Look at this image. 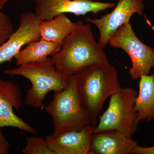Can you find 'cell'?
Masks as SVG:
<instances>
[{"instance_id": "cell-5", "label": "cell", "mask_w": 154, "mask_h": 154, "mask_svg": "<svg viewBox=\"0 0 154 154\" xmlns=\"http://www.w3.org/2000/svg\"><path fill=\"white\" fill-rule=\"evenodd\" d=\"M138 92L130 87H120L110 96L107 110L99 117L94 133L116 130L132 137L137 129V114L134 110Z\"/></svg>"}, {"instance_id": "cell-3", "label": "cell", "mask_w": 154, "mask_h": 154, "mask_svg": "<svg viewBox=\"0 0 154 154\" xmlns=\"http://www.w3.org/2000/svg\"><path fill=\"white\" fill-rule=\"evenodd\" d=\"M45 110L52 118L54 135L92 125L90 114L78 91L76 75L69 77L64 90L54 92Z\"/></svg>"}, {"instance_id": "cell-1", "label": "cell", "mask_w": 154, "mask_h": 154, "mask_svg": "<svg viewBox=\"0 0 154 154\" xmlns=\"http://www.w3.org/2000/svg\"><path fill=\"white\" fill-rule=\"evenodd\" d=\"M103 49L95 41L90 24L80 20L64 40L60 51L50 59L57 71L69 77L92 65L110 66Z\"/></svg>"}, {"instance_id": "cell-19", "label": "cell", "mask_w": 154, "mask_h": 154, "mask_svg": "<svg viewBox=\"0 0 154 154\" xmlns=\"http://www.w3.org/2000/svg\"><path fill=\"white\" fill-rule=\"evenodd\" d=\"M132 154H154V146L150 147H144L137 144L133 149Z\"/></svg>"}, {"instance_id": "cell-20", "label": "cell", "mask_w": 154, "mask_h": 154, "mask_svg": "<svg viewBox=\"0 0 154 154\" xmlns=\"http://www.w3.org/2000/svg\"><path fill=\"white\" fill-rule=\"evenodd\" d=\"M8 0H0V10L3 8L4 6Z\"/></svg>"}, {"instance_id": "cell-13", "label": "cell", "mask_w": 154, "mask_h": 154, "mask_svg": "<svg viewBox=\"0 0 154 154\" xmlns=\"http://www.w3.org/2000/svg\"><path fill=\"white\" fill-rule=\"evenodd\" d=\"M134 110L137 114L138 123L154 118V73L143 75L140 79Z\"/></svg>"}, {"instance_id": "cell-16", "label": "cell", "mask_w": 154, "mask_h": 154, "mask_svg": "<svg viewBox=\"0 0 154 154\" xmlns=\"http://www.w3.org/2000/svg\"><path fill=\"white\" fill-rule=\"evenodd\" d=\"M27 144L21 150L23 154H56L48 144L46 139L38 137H26Z\"/></svg>"}, {"instance_id": "cell-18", "label": "cell", "mask_w": 154, "mask_h": 154, "mask_svg": "<svg viewBox=\"0 0 154 154\" xmlns=\"http://www.w3.org/2000/svg\"><path fill=\"white\" fill-rule=\"evenodd\" d=\"M10 144L5 137L0 128V154H8L9 152Z\"/></svg>"}, {"instance_id": "cell-6", "label": "cell", "mask_w": 154, "mask_h": 154, "mask_svg": "<svg viewBox=\"0 0 154 154\" xmlns=\"http://www.w3.org/2000/svg\"><path fill=\"white\" fill-rule=\"evenodd\" d=\"M108 44L121 48L129 56L132 63L129 73L133 80L149 75L151 69L154 67V49L139 39L130 23L119 27L110 37Z\"/></svg>"}, {"instance_id": "cell-11", "label": "cell", "mask_w": 154, "mask_h": 154, "mask_svg": "<svg viewBox=\"0 0 154 154\" xmlns=\"http://www.w3.org/2000/svg\"><path fill=\"white\" fill-rule=\"evenodd\" d=\"M94 129L92 125H87L79 130L49 135L45 139L56 154H91V138Z\"/></svg>"}, {"instance_id": "cell-12", "label": "cell", "mask_w": 154, "mask_h": 154, "mask_svg": "<svg viewBox=\"0 0 154 154\" xmlns=\"http://www.w3.org/2000/svg\"><path fill=\"white\" fill-rule=\"evenodd\" d=\"M137 144L131 137L116 130L94 133L91 138V154H131Z\"/></svg>"}, {"instance_id": "cell-2", "label": "cell", "mask_w": 154, "mask_h": 154, "mask_svg": "<svg viewBox=\"0 0 154 154\" xmlns=\"http://www.w3.org/2000/svg\"><path fill=\"white\" fill-rule=\"evenodd\" d=\"M76 76L78 91L95 128L105 100L120 88L118 71L113 66L95 64L83 69Z\"/></svg>"}, {"instance_id": "cell-15", "label": "cell", "mask_w": 154, "mask_h": 154, "mask_svg": "<svg viewBox=\"0 0 154 154\" xmlns=\"http://www.w3.org/2000/svg\"><path fill=\"white\" fill-rule=\"evenodd\" d=\"M72 22L65 14H62L49 20L42 21L40 24L41 39L62 45L64 40L74 29Z\"/></svg>"}, {"instance_id": "cell-14", "label": "cell", "mask_w": 154, "mask_h": 154, "mask_svg": "<svg viewBox=\"0 0 154 154\" xmlns=\"http://www.w3.org/2000/svg\"><path fill=\"white\" fill-rule=\"evenodd\" d=\"M62 45L40 39L27 45L14 57L17 66L23 64L47 60L59 51Z\"/></svg>"}, {"instance_id": "cell-17", "label": "cell", "mask_w": 154, "mask_h": 154, "mask_svg": "<svg viewBox=\"0 0 154 154\" xmlns=\"http://www.w3.org/2000/svg\"><path fill=\"white\" fill-rule=\"evenodd\" d=\"M0 10V46L5 42L14 32L11 19Z\"/></svg>"}, {"instance_id": "cell-7", "label": "cell", "mask_w": 154, "mask_h": 154, "mask_svg": "<svg viewBox=\"0 0 154 154\" xmlns=\"http://www.w3.org/2000/svg\"><path fill=\"white\" fill-rule=\"evenodd\" d=\"M144 8L142 0H118L116 7L111 13L99 19L87 17L85 20L99 29L100 36L98 43L104 49L114 32L122 25L130 23V19L134 14L144 17L147 22L148 21L143 14Z\"/></svg>"}, {"instance_id": "cell-4", "label": "cell", "mask_w": 154, "mask_h": 154, "mask_svg": "<svg viewBox=\"0 0 154 154\" xmlns=\"http://www.w3.org/2000/svg\"><path fill=\"white\" fill-rule=\"evenodd\" d=\"M4 73L10 76H22L29 80L32 87L27 91L25 104L41 110L45 108L43 102L47 94L62 91L69 82V77L57 71L50 57L44 61L23 64L16 68L6 70Z\"/></svg>"}, {"instance_id": "cell-8", "label": "cell", "mask_w": 154, "mask_h": 154, "mask_svg": "<svg viewBox=\"0 0 154 154\" xmlns=\"http://www.w3.org/2000/svg\"><path fill=\"white\" fill-rule=\"evenodd\" d=\"M35 4L34 13L41 22L66 13L76 16H85L88 13L95 15L115 7L114 3L92 0H35Z\"/></svg>"}, {"instance_id": "cell-10", "label": "cell", "mask_w": 154, "mask_h": 154, "mask_svg": "<svg viewBox=\"0 0 154 154\" xmlns=\"http://www.w3.org/2000/svg\"><path fill=\"white\" fill-rule=\"evenodd\" d=\"M21 89L10 81L0 79V128L12 127L36 134V131L14 113L13 108L19 109L22 106Z\"/></svg>"}, {"instance_id": "cell-9", "label": "cell", "mask_w": 154, "mask_h": 154, "mask_svg": "<svg viewBox=\"0 0 154 154\" xmlns=\"http://www.w3.org/2000/svg\"><path fill=\"white\" fill-rule=\"evenodd\" d=\"M41 22L33 12H26L22 14L19 28L0 46V64L11 62L23 45L41 39Z\"/></svg>"}]
</instances>
